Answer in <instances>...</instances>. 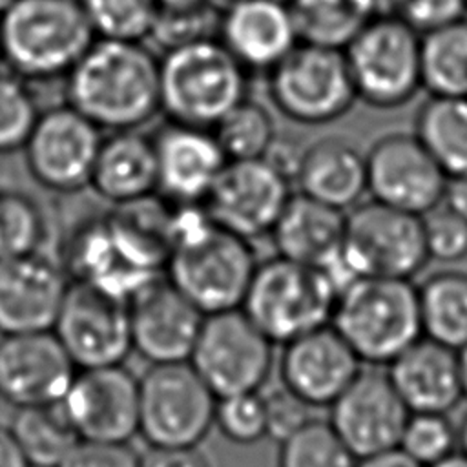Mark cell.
Masks as SVG:
<instances>
[{"label": "cell", "instance_id": "cell-56", "mask_svg": "<svg viewBox=\"0 0 467 467\" xmlns=\"http://www.w3.org/2000/svg\"><path fill=\"white\" fill-rule=\"evenodd\" d=\"M13 0H0V15L9 7V4H11Z\"/></svg>", "mask_w": 467, "mask_h": 467}, {"label": "cell", "instance_id": "cell-4", "mask_svg": "<svg viewBox=\"0 0 467 467\" xmlns=\"http://www.w3.org/2000/svg\"><path fill=\"white\" fill-rule=\"evenodd\" d=\"M248 80L217 36L173 47L159 64L161 111L171 122L212 130L248 97Z\"/></svg>", "mask_w": 467, "mask_h": 467}, {"label": "cell", "instance_id": "cell-17", "mask_svg": "<svg viewBox=\"0 0 467 467\" xmlns=\"http://www.w3.org/2000/svg\"><path fill=\"white\" fill-rule=\"evenodd\" d=\"M77 365L53 334H9L0 339V396L15 407L60 403Z\"/></svg>", "mask_w": 467, "mask_h": 467}, {"label": "cell", "instance_id": "cell-25", "mask_svg": "<svg viewBox=\"0 0 467 467\" xmlns=\"http://www.w3.org/2000/svg\"><path fill=\"white\" fill-rule=\"evenodd\" d=\"M217 38L248 73H268L299 42L290 7L283 0L235 2L219 15Z\"/></svg>", "mask_w": 467, "mask_h": 467}, {"label": "cell", "instance_id": "cell-5", "mask_svg": "<svg viewBox=\"0 0 467 467\" xmlns=\"http://www.w3.org/2000/svg\"><path fill=\"white\" fill-rule=\"evenodd\" d=\"M330 323L359 361L389 365L423 337L418 286L410 279L356 277L339 292Z\"/></svg>", "mask_w": 467, "mask_h": 467}, {"label": "cell", "instance_id": "cell-18", "mask_svg": "<svg viewBox=\"0 0 467 467\" xmlns=\"http://www.w3.org/2000/svg\"><path fill=\"white\" fill-rule=\"evenodd\" d=\"M204 314L166 277H157L130 299L133 348L151 365L190 361Z\"/></svg>", "mask_w": 467, "mask_h": 467}, {"label": "cell", "instance_id": "cell-26", "mask_svg": "<svg viewBox=\"0 0 467 467\" xmlns=\"http://www.w3.org/2000/svg\"><path fill=\"white\" fill-rule=\"evenodd\" d=\"M387 376L410 412L447 414L463 398L458 352L425 336L389 363Z\"/></svg>", "mask_w": 467, "mask_h": 467}, {"label": "cell", "instance_id": "cell-12", "mask_svg": "<svg viewBox=\"0 0 467 467\" xmlns=\"http://www.w3.org/2000/svg\"><path fill=\"white\" fill-rule=\"evenodd\" d=\"M292 175L272 157L226 161L202 206L210 219L248 241L270 235L292 188Z\"/></svg>", "mask_w": 467, "mask_h": 467}, {"label": "cell", "instance_id": "cell-14", "mask_svg": "<svg viewBox=\"0 0 467 467\" xmlns=\"http://www.w3.org/2000/svg\"><path fill=\"white\" fill-rule=\"evenodd\" d=\"M53 334L80 368L122 365L133 348L130 303L69 281Z\"/></svg>", "mask_w": 467, "mask_h": 467}, {"label": "cell", "instance_id": "cell-15", "mask_svg": "<svg viewBox=\"0 0 467 467\" xmlns=\"http://www.w3.org/2000/svg\"><path fill=\"white\" fill-rule=\"evenodd\" d=\"M365 162L372 201L420 217L443 201L449 177L416 135L390 133L378 139Z\"/></svg>", "mask_w": 467, "mask_h": 467}, {"label": "cell", "instance_id": "cell-55", "mask_svg": "<svg viewBox=\"0 0 467 467\" xmlns=\"http://www.w3.org/2000/svg\"><path fill=\"white\" fill-rule=\"evenodd\" d=\"M235 2H239V0H206V4H208L212 9H215L217 13H223L224 9H228L230 5H234Z\"/></svg>", "mask_w": 467, "mask_h": 467}, {"label": "cell", "instance_id": "cell-43", "mask_svg": "<svg viewBox=\"0 0 467 467\" xmlns=\"http://www.w3.org/2000/svg\"><path fill=\"white\" fill-rule=\"evenodd\" d=\"M310 405L303 401L297 394L283 389H275L265 396V414H266V434L277 441L286 440L296 431L305 427L310 420Z\"/></svg>", "mask_w": 467, "mask_h": 467}, {"label": "cell", "instance_id": "cell-22", "mask_svg": "<svg viewBox=\"0 0 467 467\" xmlns=\"http://www.w3.org/2000/svg\"><path fill=\"white\" fill-rule=\"evenodd\" d=\"M347 212L292 193L270 235L277 255L327 270L343 290L356 279L343 263Z\"/></svg>", "mask_w": 467, "mask_h": 467}, {"label": "cell", "instance_id": "cell-20", "mask_svg": "<svg viewBox=\"0 0 467 467\" xmlns=\"http://www.w3.org/2000/svg\"><path fill=\"white\" fill-rule=\"evenodd\" d=\"M69 279L40 252L0 259V332L53 330Z\"/></svg>", "mask_w": 467, "mask_h": 467}, {"label": "cell", "instance_id": "cell-23", "mask_svg": "<svg viewBox=\"0 0 467 467\" xmlns=\"http://www.w3.org/2000/svg\"><path fill=\"white\" fill-rule=\"evenodd\" d=\"M347 341L327 325L285 343L283 385L310 407H330L361 372Z\"/></svg>", "mask_w": 467, "mask_h": 467}, {"label": "cell", "instance_id": "cell-28", "mask_svg": "<svg viewBox=\"0 0 467 467\" xmlns=\"http://www.w3.org/2000/svg\"><path fill=\"white\" fill-rule=\"evenodd\" d=\"M294 181L301 193L347 212L367 193L365 155L341 137H323L299 153Z\"/></svg>", "mask_w": 467, "mask_h": 467}, {"label": "cell", "instance_id": "cell-57", "mask_svg": "<svg viewBox=\"0 0 467 467\" xmlns=\"http://www.w3.org/2000/svg\"><path fill=\"white\" fill-rule=\"evenodd\" d=\"M0 64H2V53H0Z\"/></svg>", "mask_w": 467, "mask_h": 467}, {"label": "cell", "instance_id": "cell-53", "mask_svg": "<svg viewBox=\"0 0 467 467\" xmlns=\"http://www.w3.org/2000/svg\"><path fill=\"white\" fill-rule=\"evenodd\" d=\"M458 367H460V379H462L463 398H467V345L458 350Z\"/></svg>", "mask_w": 467, "mask_h": 467}, {"label": "cell", "instance_id": "cell-51", "mask_svg": "<svg viewBox=\"0 0 467 467\" xmlns=\"http://www.w3.org/2000/svg\"><path fill=\"white\" fill-rule=\"evenodd\" d=\"M431 467H467V456L462 451L460 452L454 451L452 454H449L447 458L440 460L438 463H434Z\"/></svg>", "mask_w": 467, "mask_h": 467}, {"label": "cell", "instance_id": "cell-44", "mask_svg": "<svg viewBox=\"0 0 467 467\" xmlns=\"http://www.w3.org/2000/svg\"><path fill=\"white\" fill-rule=\"evenodd\" d=\"M465 13V0H403L398 16L423 35L462 20Z\"/></svg>", "mask_w": 467, "mask_h": 467}, {"label": "cell", "instance_id": "cell-31", "mask_svg": "<svg viewBox=\"0 0 467 467\" xmlns=\"http://www.w3.org/2000/svg\"><path fill=\"white\" fill-rule=\"evenodd\" d=\"M9 431L33 467H58L80 441L60 403L20 407Z\"/></svg>", "mask_w": 467, "mask_h": 467}, {"label": "cell", "instance_id": "cell-1", "mask_svg": "<svg viewBox=\"0 0 467 467\" xmlns=\"http://www.w3.org/2000/svg\"><path fill=\"white\" fill-rule=\"evenodd\" d=\"M159 64L142 42L95 38L64 77L66 102L100 130H139L161 111Z\"/></svg>", "mask_w": 467, "mask_h": 467}, {"label": "cell", "instance_id": "cell-34", "mask_svg": "<svg viewBox=\"0 0 467 467\" xmlns=\"http://www.w3.org/2000/svg\"><path fill=\"white\" fill-rule=\"evenodd\" d=\"M212 131L228 161L266 157L277 142L272 113L248 97L228 111Z\"/></svg>", "mask_w": 467, "mask_h": 467}, {"label": "cell", "instance_id": "cell-39", "mask_svg": "<svg viewBox=\"0 0 467 467\" xmlns=\"http://www.w3.org/2000/svg\"><path fill=\"white\" fill-rule=\"evenodd\" d=\"M458 432L445 414L410 412L400 449L423 467H431L456 451Z\"/></svg>", "mask_w": 467, "mask_h": 467}, {"label": "cell", "instance_id": "cell-13", "mask_svg": "<svg viewBox=\"0 0 467 467\" xmlns=\"http://www.w3.org/2000/svg\"><path fill=\"white\" fill-rule=\"evenodd\" d=\"M100 131L67 102L40 111L22 146L31 177L57 193L84 190L102 142Z\"/></svg>", "mask_w": 467, "mask_h": 467}, {"label": "cell", "instance_id": "cell-41", "mask_svg": "<svg viewBox=\"0 0 467 467\" xmlns=\"http://www.w3.org/2000/svg\"><path fill=\"white\" fill-rule=\"evenodd\" d=\"M215 423L235 443H254L266 436L265 398L259 392H241L217 398Z\"/></svg>", "mask_w": 467, "mask_h": 467}, {"label": "cell", "instance_id": "cell-46", "mask_svg": "<svg viewBox=\"0 0 467 467\" xmlns=\"http://www.w3.org/2000/svg\"><path fill=\"white\" fill-rule=\"evenodd\" d=\"M139 467H208L195 447H150Z\"/></svg>", "mask_w": 467, "mask_h": 467}, {"label": "cell", "instance_id": "cell-2", "mask_svg": "<svg viewBox=\"0 0 467 467\" xmlns=\"http://www.w3.org/2000/svg\"><path fill=\"white\" fill-rule=\"evenodd\" d=\"M255 268L252 241L217 226L202 204L173 202L166 279L204 316L241 308Z\"/></svg>", "mask_w": 467, "mask_h": 467}, {"label": "cell", "instance_id": "cell-52", "mask_svg": "<svg viewBox=\"0 0 467 467\" xmlns=\"http://www.w3.org/2000/svg\"><path fill=\"white\" fill-rule=\"evenodd\" d=\"M157 4L159 7H164V9H186V7L206 4V0H157Z\"/></svg>", "mask_w": 467, "mask_h": 467}, {"label": "cell", "instance_id": "cell-30", "mask_svg": "<svg viewBox=\"0 0 467 467\" xmlns=\"http://www.w3.org/2000/svg\"><path fill=\"white\" fill-rule=\"evenodd\" d=\"M423 336L452 350L467 345V274L438 272L418 286Z\"/></svg>", "mask_w": 467, "mask_h": 467}, {"label": "cell", "instance_id": "cell-8", "mask_svg": "<svg viewBox=\"0 0 467 467\" xmlns=\"http://www.w3.org/2000/svg\"><path fill=\"white\" fill-rule=\"evenodd\" d=\"M266 78L272 104L290 120L306 126L332 122L358 100L339 47L297 42Z\"/></svg>", "mask_w": 467, "mask_h": 467}, {"label": "cell", "instance_id": "cell-36", "mask_svg": "<svg viewBox=\"0 0 467 467\" xmlns=\"http://www.w3.org/2000/svg\"><path fill=\"white\" fill-rule=\"evenodd\" d=\"M97 38L144 42L150 38L157 0H78Z\"/></svg>", "mask_w": 467, "mask_h": 467}, {"label": "cell", "instance_id": "cell-58", "mask_svg": "<svg viewBox=\"0 0 467 467\" xmlns=\"http://www.w3.org/2000/svg\"><path fill=\"white\" fill-rule=\"evenodd\" d=\"M465 4H467V0H465Z\"/></svg>", "mask_w": 467, "mask_h": 467}, {"label": "cell", "instance_id": "cell-21", "mask_svg": "<svg viewBox=\"0 0 467 467\" xmlns=\"http://www.w3.org/2000/svg\"><path fill=\"white\" fill-rule=\"evenodd\" d=\"M151 137L157 193L175 204H202L228 161L213 131L168 120Z\"/></svg>", "mask_w": 467, "mask_h": 467}, {"label": "cell", "instance_id": "cell-33", "mask_svg": "<svg viewBox=\"0 0 467 467\" xmlns=\"http://www.w3.org/2000/svg\"><path fill=\"white\" fill-rule=\"evenodd\" d=\"M299 42L343 49L372 18L363 0H288Z\"/></svg>", "mask_w": 467, "mask_h": 467}, {"label": "cell", "instance_id": "cell-49", "mask_svg": "<svg viewBox=\"0 0 467 467\" xmlns=\"http://www.w3.org/2000/svg\"><path fill=\"white\" fill-rule=\"evenodd\" d=\"M443 201L445 208L467 221V177L449 179Z\"/></svg>", "mask_w": 467, "mask_h": 467}, {"label": "cell", "instance_id": "cell-6", "mask_svg": "<svg viewBox=\"0 0 467 467\" xmlns=\"http://www.w3.org/2000/svg\"><path fill=\"white\" fill-rule=\"evenodd\" d=\"M339 292L327 270L275 255L257 263L241 310L272 343L285 345L327 327Z\"/></svg>", "mask_w": 467, "mask_h": 467}, {"label": "cell", "instance_id": "cell-27", "mask_svg": "<svg viewBox=\"0 0 467 467\" xmlns=\"http://www.w3.org/2000/svg\"><path fill=\"white\" fill-rule=\"evenodd\" d=\"M157 151L151 135L139 130L102 137L89 186L111 202L126 204L157 193Z\"/></svg>", "mask_w": 467, "mask_h": 467}, {"label": "cell", "instance_id": "cell-54", "mask_svg": "<svg viewBox=\"0 0 467 467\" xmlns=\"http://www.w3.org/2000/svg\"><path fill=\"white\" fill-rule=\"evenodd\" d=\"M458 445H460V451L467 456V414L460 425V431H458Z\"/></svg>", "mask_w": 467, "mask_h": 467}, {"label": "cell", "instance_id": "cell-24", "mask_svg": "<svg viewBox=\"0 0 467 467\" xmlns=\"http://www.w3.org/2000/svg\"><path fill=\"white\" fill-rule=\"evenodd\" d=\"M58 265L69 281L91 285L128 303L159 277V272L140 266L124 252L106 215L88 219L73 230Z\"/></svg>", "mask_w": 467, "mask_h": 467}, {"label": "cell", "instance_id": "cell-16", "mask_svg": "<svg viewBox=\"0 0 467 467\" xmlns=\"http://www.w3.org/2000/svg\"><path fill=\"white\" fill-rule=\"evenodd\" d=\"M60 407L80 440L126 443L139 432V379L122 365L82 368Z\"/></svg>", "mask_w": 467, "mask_h": 467}, {"label": "cell", "instance_id": "cell-10", "mask_svg": "<svg viewBox=\"0 0 467 467\" xmlns=\"http://www.w3.org/2000/svg\"><path fill=\"white\" fill-rule=\"evenodd\" d=\"M341 255L354 277L410 279L429 261L423 217L372 199L358 202L347 213Z\"/></svg>", "mask_w": 467, "mask_h": 467}, {"label": "cell", "instance_id": "cell-19", "mask_svg": "<svg viewBox=\"0 0 467 467\" xmlns=\"http://www.w3.org/2000/svg\"><path fill=\"white\" fill-rule=\"evenodd\" d=\"M330 409L328 423L358 460L400 447L410 414L379 372H359Z\"/></svg>", "mask_w": 467, "mask_h": 467}, {"label": "cell", "instance_id": "cell-38", "mask_svg": "<svg viewBox=\"0 0 467 467\" xmlns=\"http://www.w3.org/2000/svg\"><path fill=\"white\" fill-rule=\"evenodd\" d=\"M38 115L29 82L7 67L0 69V153L22 150Z\"/></svg>", "mask_w": 467, "mask_h": 467}, {"label": "cell", "instance_id": "cell-48", "mask_svg": "<svg viewBox=\"0 0 467 467\" xmlns=\"http://www.w3.org/2000/svg\"><path fill=\"white\" fill-rule=\"evenodd\" d=\"M0 467H33L13 432L5 427H0Z\"/></svg>", "mask_w": 467, "mask_h": 467}, {"label": "cell", "instance_id": "cell-37", "mask_svg": "<svg viewBox=\"0 0 467 467\" xmlns=\"http://www.w3.org/2000/svg\"><path fill=\"white\" fill-rule=\"evenodd\" d=\"M358 458L328 421L310 420L281 441L279 467H356Z\"/></svg>", "mask_w": 467, "mask_h": 467}, {"label": "cell", "instance_id": "cell-32", "mask_svg": "<svg viewBox=\"0 0 467 467\" xmlns=\"http://www.w3.org/2000/svg\"><path fill=\"white\" fill-rule=\"evenodd\" d=\"M421 88L438 97H467V20L421 35Z\"/></svg>", "mask_w": 467, "mask_h": 467}, {"label": "cell", "instance_id": "cell-50", "mask_svg": "<svg viewBox=\"0 0 467 467\" xmlns=\"http://www.w3.org/2000/svg\"><path fill=\"white\" fill-rule=\"evenodd\" d=\"M372 16H398L403 0H363Z\"/></svg>", "mask_w": 467, "mask_h": 467}, {"label": "cell", "instance_id": "cell-40", "mask_svg": "<svg viewBox=\"0 0 467 467\" xmlns=\"http://www.w3.org/2000/svg\"><path fill=\"white\" fill-rule=\"evenodd\" d=\"M219 15L208 4L186 9L159 7L150 38L162 51H170L190 42L217 36Z\"/></svg>", "mask_w": 467, "mask_h": 467}, {"label": "cell", "instance_id": "cell-29", "mask_svg": "<svg viewBox=\"0 0 467 467\" xmlns=\"http://www.w3.org/2000/svg\"><path fill=\"white\" fill-rule=\"evenodd\" d=\"M414 135L449 179L467 177V97L431 95L418 111Z\"/></svg>", "mask_w": 467, "mask_h": 467}, {"label": "cell", "instance_id": "cell-47", "mask_svg": "<svg viewBox=\"0 0 467 467\" xmlns=\"http://www.w3.org/2000/svg\"><path fill=\"white\" fill-rule=\"evenodd\" d=\"M356 467H423L416 460H412L405 451L400 447L359 458Z\"/></svg>", "mask_w": 467, "mask_h": 467}, {"label": "cell", "instance_id": "cell-42", "mask_svg": "<svg viewBox=\"0 0 467 467\" xmlns=\"http://www.w3.org/2000/svg\"><path fill=\"white\" fill-rule=\"evenodd\" d=\"M423 232L429 259L458 263L467 257V221L449 208L423 215Z\"/></svg>", "mask_w": 467, "mask_h": 467}, {"label": "cell", "instance_id": "cell-45", "mask_svg": "<svg viewBox=\"0 0 467 467\" xmlns=\"http://www.w3.org/2000/svg\"><path fill=\"white\" fill-rule=\"evenodd\" d=\"M137 456L126 443L80 440L58 467H139Z\"/></svg>", "mask_w": 467, "mask_h": 467}, {"label": "cell", "instance_id": "cell-3", "mask_svg": "<svg viewBox=\"0 0 467 467\" xmlns=\"http://www.w3.org/2000/svg\"><path fill=\"white\" fill-rule=\"evenodd\" d=\"M95 38L78 0H13L0 15L2 64L27 82L66 77Z\"/></svg>", "mask_w": 467, "mask_h": 467}, {"label": "cell", "instance_id": "cell-35", "mask_svg": "<svg viewBox=\"0 0 467 467\" xmlns=\"http://www.w3.org/2000/svg\"><path fill=\"white\" fill-rule=\"evenodd\" d=\"M47 235L40 204L26 192L0 188V259L35 254Z\"/></svg>", "mask_w": 467, "mask_h": 467}, {"label": "cell", "instance_id": "cell-9", "mask_svg": "<svg viewBox=\"0 0 467 467\" xmlns=\"http://www.w3.org/2000/svg\"><path fill=\"white\" fill-rule=\"evenodd\" d=\"M215 407L217 396L188 361L151 365L139 379V434L150 447H197Z\"/></svg>", "mask_w": 467, "mask_h": 467}, {"label": "cell", "instance_id": "cell-7", "mask_svg": "<svg viewBox=\"0 0 467 467\" xmlns=\"http://www.w3.org/2000/svg\"><path fill=\"white\" fill-rule=\"evenodd\" d=\"M343 51L358 99L372 108H400L421 88V35L400 16H372Z\"/></svg>", "mask_w": 467, "mask_h": 467}, {"label": "cell", "instance_id": "cell-11", "mask_svg": "<svg viewBox=\"0 0 467 467\" xmlns=\"http://www.w3.org/2000/svg\"><path fill=\"white\" fill-rule=\"evenodd\" d=\"M272 341L241 310L204 317L190 365L217 398L257 392L272 368Z\"/></svg>", "mask_w": 467, "mask_h": 467}]
</instances>
